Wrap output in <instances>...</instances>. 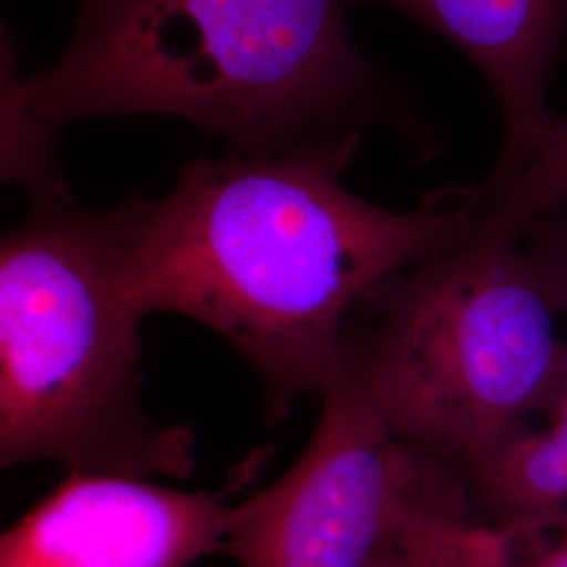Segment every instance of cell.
I'll return each instance as SVG.
<instances>
[{
	"label": "cell",
	"instance_id": "7",
	"mask_svg": "<svg viewBox=\"0 0 567 567\" xmlns=\"http://www.w3.org/2000/svg\"><path fill=\"white\" fill-rule=\"evenodd\" d=\"M386 4L461 49L484 74L503 116V147L489 173L526 158L557 114L550 76L567 49V0H347Z\"/></svg>",
	"mask_w": 567,
	"mask_h": 567
},
{
	"label": "cell",
	"instance_id": "11",
	"mask_svg": "<svg viewBox=\"0 0 567 567\" xmlns=\"http://www.w3.org/2000/svg\"><path fill=\"white\" fill-rule=\"evenodd\" d=\"M465 567H567V513L536 524L463 532Z\"/></svg>",
	"mask_w": 567,
	"mask_h": 567
},
{
	"label": "cell",
	"instance_id": "5",
	"mask_svg": "<svg viewBox=\"0 0 567 567\" xmlns=\"http://www.w3.org/2000/svg\"><path fill=\"white\" fill-rule=\"evenodd\" d=\"M402 454L379 410L343 377L295 465L234 505L225 550L238 567H368L395 513Z\"/></svg>",
	"mask_w": 567,
	"mask_h": 567
},
{
	"label": "cell",
	"instance_id": "4",
	"mask_svg": "<svg viewBox=\"0 0 567 567\" xmlns=\"http://www.w3.org/2000/svg\"><path fill=\"white\" fill-rule=\"evenodd\" d=\"M555 316L522 236L494 227L381 284L349 324L343 377L400 444L463 465L555 374Z\"/></svg>",
	"mask_w": 567,
	"mask_h": 567
},
{
	"label": "cell",
	"instance_id": "12",
	"mask_svg": "<svg viewBox=\"0 0 567 567\" xmlns=\"http://www.w3.org/2000/svg\"><path fill=\"white\" fill-rule=\"evenodd\" d=\"M519 236L538 265L557 313H567V217L564 213L529 219Z\"/></svg>",
	"mask_w": 567,
	"mask_h": 567
},
{
	"label": "cell",
	"instance_id": "8",
	"mask_svg": "<svg viewBox=\"0 0 567 567\" xmlns=\"http://www.w3.org/2000/svg\"><path fill=\"white\" fill-rule=\"evenodd\" d=\"M471 522L536 524L567 513V349L540 395L480 454L454 466Z\"/></svg>",
	"mask_w": 567,
	"mask_h": 567
},
{
	"label": "cell",
	"instance_id": "3",
	"mask_svg": "<svg viewBox=\"0 0 567 567\" xmlns=\"http://www.w3.org/2000/svg\"><path fill=\"white\" fill-rule=\"evenodd\" d=\"M133 196L112 208L70 187L28 198L0 244V461L185 480L187 425L143 405L142 311L126 284Z\"/></svg>",
	"mask_w": 567,
	"mask_h": 567
},
{
	"label": "cell",
	"instance_id": "10",
	"mask_svg": "<svg viewBox=\"0 0 567 567\" xmlns=\"http://www.w3.org/2000/svg\"><path fill=\"white\" fill-rule=\"evenodd\" d=\"M487 217L508 231L529 219L564 213L567 204V118L555 116L513 171L473 185Z\"/></svg>",
	"mask_w": 567,
	"mask_h": 567
},
{
	"label": "cell",
	"instance_id": "2",
	"mask_svg": "<svg viewBox=\"0 0 567 567\" xmlns=\"http://www.w3.org/2000/svg\"><path fill=\"white\" fill-rule=\"evenodd\" d=\"M347 0H81L72 39L18 76L2 34V95L53 140L84 118L168 116L234 154L355 156L386 128L433 150L431 126L351 41Z\"/></svg>",
	"mask_w": 567,
	"mask_h": 567
},
{
	"label": "cell",
	"instance_id": "1",
	"mask_svg": "<svg viewBox=\"0 0 567 567\" xmlns=\"http://www.w3.org/2000/svg\"><path fill=\"white\" fill-rule=\"evenodd\" d=\"M351 158L200 156L161 200L133 196V303L234 344L259 372L274 421L343 379L347 330L381 284L496 227L473 185L435 189L414 210L360 198L341 182Z\"/></svg>",
	"mask_w": 567,
	"mask_h": 567
},
{
	"label": "cell",
	"instance_id": "6",
	"mask_svg": "<svg viewBox=\"0 0 567 567\" xmlns=\"http://www.w3.org/2000/svg\"><path fill=\"white\" fill-rule=\"evenodd\" d=\"M259 461H246L219 492L70 473L2 534L0 567H189L225 550L229 496L248 486Z\"/></svg>",
	"mask_w": 567,
	"mask_h": 567
},
{
	"label": "cell",
	"instance_id": "9",
	"mask_svg": "<svg viewBox=\"0 0 567 567\" xmlns=\"http://www.w3.org/2000/svg\"><path fill=\"white\" fill-rule=\"evenodd\" d=\"M468 522L465 484L456 468L404 446L395 513L368 567H465Z\"/></svg>",
	"mask_w": 567,
	"mask_h": 567
}]
</instances>
